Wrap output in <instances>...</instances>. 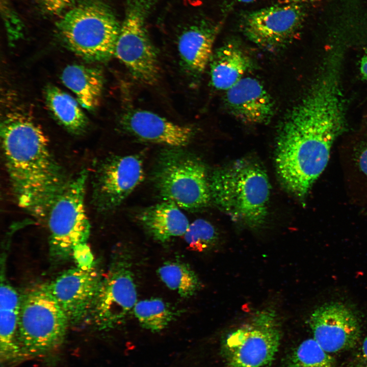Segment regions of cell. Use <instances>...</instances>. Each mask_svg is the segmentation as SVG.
I'll use <instances>...</instances> for the list:
<instances>
[{
    "label": "cell",
    "mask_w": 367,
    "mask_h": 367,
    "mask_svg": "<svg viewBox=\"0 0 367 367\" xmlns=\"http://www.w3.org/2000/svg\"><path fill=\"white\" fill-rule=\"evenodd\" d=\"M1 124L3 155L9 180L19 206L40 221L68 179L50 150L40 126L28 114L13 111Z\"/></svg>",
    "instance_id": "7a4b0ae2"
},
{
    "label": "cell",
    "mask_w": 367,
    "mask_h": 367,
    "mask_svg": "<svg viewBox=\"0 0 367 367\" xmlns=\"http://www.w3.org/2000/svg\"><path fill=\"white\" fill-rule=\"evenodd\" d=\"M1 276L0 289V355L4 363H14L23 356L18 341L21 296Z\"/></svg>",
    "instance_id": "ac0fdd59"
},
{
    "label": "cell",
    "mask_w": 367,
    "mask_h": 367,
    "mask_svg": "<svg viewBox=\"0 0 367 367\" xmlns=\"http://www.w3.org/2000/svg\"><path fill=\"white\" fill-rule=\"evenodd\" d=\"M142 158L139 154L112 155L99 164L93 182L92 200L100 212L118 207L144 179Z\"/></svg>",
    "instance_id": "8fae6325"
},
{
    "label": "cell",
    "mask_w": 367,
    "mask_h": 367,
    "mask_svg": "<svg viewBox=\"0 0 367 367\" xmlns=\"http://www.w3.org/2000/svg\"><path fill=\"white\" fill-rule=\"evenodd\" d=\"M68 320L46 284L21 296L18 341L23 356L45 355L63 342Z\"/></svg>",
    "instance_id": "8992f818"
},
{
    "label": "cell",
    "mask_w": 367,
    "mask_h": 367,
    "mask_svg": "<svg viewBox=\"0 0 367 367\" xmlns=\"http://www.w3.org/2000/svg\"><path fill=\"white\" fill-rule=\"evenodd\" d=\"M157 273L169 289L185 298L195 295L201 286L195 271L188 264L180 260L165 262L159 268Z\"/></svg>",
    "instance_id": "603a6c76"
},
{
    "label": "cell",
    "mask_w": 367,
    "mask_h": 367,
    "mask_svg": "<svg viewBox=\"0 0 367 367\" xmlns=\"http://www.w3.org/2000/svg\"><path fill=\"white\" fill-rule=\"evenodd\" d=\"M356 367H367V337L363 341L356 355Z\"/></svg>",
    "instance_id": "f546056e"
},
{
    "label": "cell",
    "mask_w": 367,
    "mask_h": 367,
    "mask_svg": "<svg viewBox=\"0 0 367 367\" xmlns=\"http://www.w3.org/2000/svg\"><path fill=\"white\" fill-rule=\"evenodd\" d=\"M44 96L50 113L60 125L73 135L85 132L89 121L78 102L52 84L45 87Z\"/></svg>",
    "instance_id": "7402d4cb"
},
{
    "label": "cell",
    "mask_w": 367,
    "mask_h": 367,
    "mask_svg": "<svg viewBox=\"0 0 367 367\" xmlns=\"http://www.w3.org/2000/svg\"><path fill=\"white\" fill-rule=\"evenodd\" d=\"M276 312H257L248 323L226 337L224 351L232 367H262L271 362L278 351L281 333Z\"/></svg>",
    "instance_id": "30bf717a"
},
{
    "label": "cell",
    "mask_w": 367,
    "mask_h": 367,
    "mask_svg": "<svg viewBox=\"0 0 367 367\" xmlns=\"http://www.w3.org/2000/svg\"><path fill=\"white\" fill-rule=\"evenodd\" d=\"M209 185L212 200L232 220L252 228L264 224L271 186L257 161L239 159L217 169Z\"/></svg>",
    "instance_id": "3957f363"
},
{
    "label": "cell",
    "mask_w": 367,
    "mask_h": 367,
    "mask_svg": "<svg viewBox=\"0 0 367 367\" xmlns=\"http://www.w3.org/2000/svg\"><path fill=\"white\" fill-rule=\"evenodd\" d=\"M336 68H323L307 94L286 115L275 156L285 189L304 201L326 168L331 149L345 127V104Z\"/></svg>",
    "instance_id": "6da1fadb"
},
{
    "label": "cell",
    "mask_w": 367,
    "mask_h": 367,
    "mask_svg": "<svg viewBox=\"0 0 367 367\" xmlns=\"http://www.w3.org/2000/svg\"><path fill=\"white\" fill-rule=\"evenodd\" d=\"M1 12L9 39H18L22 35L23 24L9 0H1Z\"/></svg>",
    "instance_id": "4316f807"
},
{
    "label": "cell",
    "mask_w": 367,
    "mask_h": 367,
    "mask_svg": "<svg viewBox=\"0 0 367 367\" xmlns=\"http://www.w3.org/2000/svg\"><path fill=\"white\" fill-rule=\"evenodd\" d=\"M102 277L94 266H80L64 271L46 283L70 324L88 319Z\"/></svg>",
    "instance_id": "4fadbf2b"
},
{
    "label": "cell",
    "mask_w": 367,
    "mask_h": 367,
    "mask_svg": "<svg viewBox=\"0 0 367 367\" xmlns=\"http://www.w3.org/2000/svg\"><path fill=\"white\" fill-rule=\"evenodd\" d=\"M151 5L152 0L128 1L114 52L132 75L147 85L159 77L158 57L145 25Z\"/></svg>",
    "instance_id": "9c48e42d"
},
{
    "label": "cell",
    "mask_w": 367,
    "mask_h": 367,
    "mask_svg": "<svg viewBox=\"0 0 367 367\" xmlns=\"http://www.w3.org/2000/svg\"><path fill=\"white\" fill-rule=\"evenodd\" d=\"M38 7L45 14L59 16L65 14L73 7L75 0H34Z\"/></svg>",
    "instance_id": "f1b7e54d"
},
{
    "label": "cell",
    "mask_w": 367,
    "mask_h": 367,
    "mask_svg": "<svg viewBox=\"0 0 367 367\" xmlns=\"http://www.w3.org/2000/svg\"><path fill=\"white\" fill-rule=\"evenodd\" d=\"M56 25L66 47L82 59L103 62L114 56L121 25L102 2L89 0L73 6Z\"/></svg>",
    "instance_id": "277c9868"
},
{
    "label": "cell",
    "mask_w": 367,
    "mask_h": 367,
    "mask_svg": "<svg viewBox=\"0 0 367 367\" xmlns=\"http://www.w3.org/2000/svg\"><path fill=\"white\" fill-rule=\"evenodd\" d=\"M225 102L231 113L246 123H265L274 114L272 98L258 80L250 77H243L226 90Z\"/></svg>",
    "instance_id": "2e32d148"
},
{
    "label": "cell",
    "mask_w": 367,
    "mask_h": 367,
    "mask_svg": "<svg viewBox=\"0 0 367 367\" xmlns=\"http://www.w3.org/2000/svg\"><path fill=\"white\" fill-rule=\"evenodd\" d=\"M350 155L351 166L356 174L367 184V138L354 146Z\"/></svg>",
    "instance_id": "83f0119b"
},
{
    "label": "cell",
    "mask_w": 367,
    "mask_h": 367,
    "mask_svg": "<svg viewBox=\"0 0 367 367\" xmlns=\"http://www.w3.org/2000/svg\"><path fill=\"white\" fill-rule=\"evenodd\" d=\"M309 325L313 339L330 354L352 348L360 336L358 318L341 303H328L318 307L310 316Z\"/></svg>",
    "instance_id": "5bb4252c"
},
{
    "label": "cell",
    "mask_w": 367,
    "mask_h": 367,
    "mask_svg": "<svg viewBox=\"0 0 367 367\" xmlns=\"http://www.w3.org/2000/svg\"><path fill=\"white\" fill-rule=\"evenodd\" d=\"M184 236L189 248L197 252L209 249L216 243L218 239V233L214 226L203 219L195 220L190 224Z\"/></svg>",
    "instance_id": "484cf974"
},
{
    "label": "cell",
    "mask_w": 367,
    "mask_h": 367,
    "mask_svg": "<svg viewBox=\"0 0 367 367\" xmlns=\"http://www.w3.org/2000/svg\"><path fill=\"white\" fill-rule=\"evenodd\" d=\"M255 0H224L223 10L224 13H228L234 7L242 4L251 3Z\"/></svg>",
    "instance_id": "4dcf8cb0"
},
{
    "label": "cell",
    "mask_w": 367,
    "mask_h": 367,
    "mask_svg": "<svg viewBox=\"0 0 367 367\" xmlns=\"http://www.w3.org/2000/svg\"><path fill=\"white\" fill-rule=\"evenodd\" d=\"M133 311L140 324L152 332L165 329L179 313L169 303L159 298L138 301Z\"/></svg>",
    "instance_id": "cb8c5ba5"
},
{
    "label": "cell",
    "mask_w": 367,
    "mask_h": 367,
    "mask_svg": "<svg viewBox=\"0 0 367 367\" xmlns=\"http://www.w3.org/2000/svg\"><path fill=\"white\" fill-rule=\"evenodd\" d=\"M287 367H336L334 358L313 339L302 342L293 351Z\"/></svg>",
    "instance_id": "d4e9b609"
},
{
    "label": "cell",
    "mask_w": 367,
    "mask_h": 367,
    "mask_svg": "<svg viewBox=\"0 0 367 367\" xmlns=\"http://www.w3.org/2000/svg\"><path fill=\"white\" fill-rule=\"evenodd\" d=\"M153 179L164 201L173 202L185 209L199 210L212 200L205 164L181 147H170L160 153Z\"/></svg>",
    "instance_id": "5b68a950"
},
{
    "label": "cell",
    "mask_w": 367,
    "mask_h": 367,
    "mask_svg": "<svg viewBox=\"0 0 367 367\" xmlns=\"http://www.w3.org/2000/svg\"><path fill=\"white\" fill-rule=\"evenodd\" d=\"M305 17L302 4L278 3L247 13L242 19L241 26L245 35L252 42L274 48L294 37Z\"/></svg>",
    "instance_id": "7c38bea8"
},
{
    "label": "cell",
    "mask_w": 367,
    "mask_h": 367,
    "mask_svg": "<svg viewBox=\"0 0 367 367\" xmlns=\"http://www.w3.org/2000/svg\"><path fill=\"white\" fill-rule=\"evenodd\" d=\"M209 63L212 84L215 88L223 90L235 85L251 66L250 58L232 42L217 49Z\"/></svg>",
    "instance_id": "ffe728a7"
},
{
    "label": "cell",
    "mask_w": 367,
    "mask_h": 367,
    "mask_svg": "<svg viewBox=\"0 0 367 367\" xmlns=\"http://www.w3.org/2000/svg\"><path fill=\"white\" fill-rule=\"evenodd\" d=\"M139 219L150 236L162 243L184 235L190 225L178 206L169 201L144 209L140 213Z\"/></svg>",
    "instance_id": "d6986e66"
},
{
    "label": "cell",
    "mask_w": 367,
    "mask_h": 367,
    "mask_svg": "<svg viewBox=\"0 0 367 367\" xmlns=\"http://www.w3.org/2000/svg\"><path fill=\"white\" fill-rule=\"evenodd\" d=\"M132 265L126 249L114 251L88 318L98 329L115 328L133 310L138 301Z\"/></svg>",
    "instance_id": "ba28073f"
},
{
    "label": "cell",
    "mask_w": 367,
    "mask_h": 367,
    "mask_svg": "<svg viewBox=\"0 0 367 367\" xmlns=\"http://www.w3.org/2000/svg\"><path fill=\"white\" fill-rule=\"evenodd\" d=\"M360 70L362 77L367 80V51L361 59Z\"/></svg>",
    "instance_id": "1f68e13d"
},
{
    "label": "cell",
    "mask_w": 367,
    "mask_h": 367,
    "mask_svg": "<svg viewBox=\"0 0 367 367\" xmlns=\"http://www.w3.org/2000/svg\"><path fill=\"white\" fill-rule=\"evenodd\" d=\"M88 177V171L83 169L70 178L47 214L49 254L56 262L73 255L89 239L90 225L85 204Z\"/></svg>",
    "instance_id": "52a82bcc"
},
{
    "label": "cell",
    "mask_w": 367,
    "mask_h": 367,
    "mask_svg": "<svg viewBox=\"0 0 367 367\" xmlns=\"http://www.w3.org/2000/svg\"><path fill=\"white\" fill-rule=\"evenodd\" d=\"M321 0H278V3L280 4H298L319 1Z\"/></svg>",
    "instance_id": "d6a6232c"
},
{
    "label": "cell",
    "mask_w": 367,
    "mask_h": 367,
    "mask_svg": "<svg viewBox=\"0 0 367 367\" xmlns=\"http://www.w3.org/2000/svg\"><path fill=\"white\" fill-rule=\"evenodd\" d=\"M123 130L134 137L169 147H182L191 141L194 133L189 126L173 123L152 112L135 109L121 117Z\"/></svg>",
    "instance_id": "9a60e30c"
},
{
    "label": "cell",
    "mask_w": 367,
    "mask_h": 367,
    "mask_svg": "<svg viewBox=\"0 0 367 367\" xmlns=\"http://www.w3.org/2000/svg\"><path fill=\"white\" fill-rule=\"evenodd\" d=\"M61 78L82 107L92 111L99 105L104 84L101 70L73 64L65 67Z\"/></svg>",
    "instance_id": "44dd1931"
},
{
    "label": "cell",
    "mask_w": 367,
    "mask_h": 367,
    "mask_svg": "<svg viewBox=\"0 0 367 367\" xmlns=\"http://www.w3.org/2000/svg\"><path fill=\"white\" fill-rule=\"evenodd\" d=\"M216 25L203 22L186 29L178 39L181 65L191 77L200 76L209 63L218 32Z\"/></svg>",
    "instance_id": "e0dca14e"
}]
</instances>
